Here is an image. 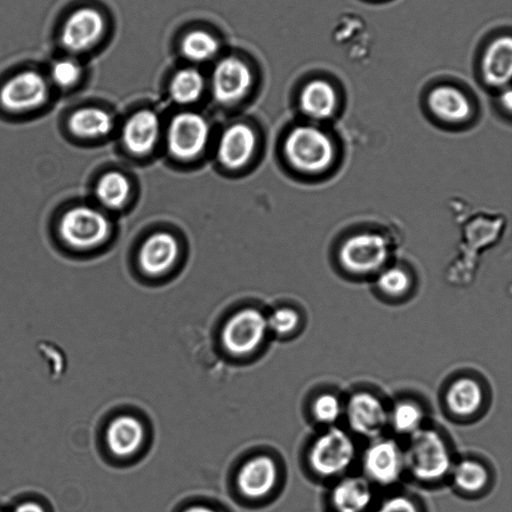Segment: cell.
<instances>
[{"label":"cell","instance_id":"6da1fadb","mask_svg":"<svg viewBox=\"0 0 512 512\" xmlns=\"http://www.w3.org/2000/svg\"><path fill=\"white\" fill-rule=\"evenodd\" d=\"M403 441L405 476L429 487L448 481L457 456L444 430L429 422Z\"/></svg>","mask_w":512,"mask_h":512},{"label":"cell","instance_id":"7a4b0ae2","mask_svg":"<svg viewBox=\"0 0 512 512\" xmlns=\"http://www.w3.org/2000/svg\"><path fill=\"white\" fill-rule=\"evenodd\" d=\"M356 437L340 425L320 428L309 443L307 466L320 482H334L347 475L359 459Z\"/></svg>","mask_w":512,"mask_h":512},{"label":"cell","instance_id":"3957f363","mask_svg":"<svg viewBox=\"0 0 512 512\" xmlns=\"http://www.w3.org/2000/svg\"><path fill=\"white\" fill-rule=\"evenodd\" d=\"M53 94L44 69L23 65L0 79V110L12 116L34 114L50 104Z\"/></svg>","mask_w":512,"mask_h":512},{"label":"cell","instance_id":"277c9868","mask_svg":"<svg viewBox=\"0 0 512 512\" xmlns=\"http://www.w3.org/2000/svg\"><path fill=\"white\" fill-rule=\"evenodd\" d=\"M106 29V18L100 9L87 4L74 6L64 13L56 27L59 52L81 58L101 43Z\"/></svg>","mask_w":512,"mask_h":512},{"label":"cell","instance_id":"5b68a950","mask_svg":"<svg viewBox=\"0 0 512 512\" xmlns=\"http://www.w3.org/2000/svg\"><path fill=\"white\" fill-rule=\"evenodd\" d=\"M289 163L308 174H320L332 167L336 158L333 139L321 128L299 125L293 128L284 143Z\"/></svg>","mask_w":512,"mask_h":512},{"label":"cell","instance_id":"8992f818","mask_svg":"<svg viewBox=\"0 0 512 512\" xmlns=\"http://www.w3.org/2000/svg\"><path fill=\"white\" fill-rule=\"evenodd\" d=\"M388 415L389 402L372 387L360 386L344 396L343 420L355 437L371 440L384 435Z\"/></svg>","mask_w":512,"mask_h":512},{"label":"cell","instance_id":"52a82bcc","mask_svg":"<svg viewBox=\"0 0 512 512\" xmlns=\"http://www.w3.org/2000/svg\"><path fill=\"white\" fill-rule=\"evenodd\" d=\"M489 388L480 375L471 371L459 372L446 382L441 403L449 418L458 422H471L487 410Z\"/></svg>","mask_w":512,"mask_h":512},{"label":"cell","instance_id":"ba28073f","mask_svg":"<svg viewBox=\"0 0 512 512\" xmlns=\"http://www.w3.org/2000/svg\"><path fill=\"white\" fill-rule=\"evenodd\" d=\"M359 460L362 475L374 487L392 488L405 477L403 445L396 437L381 435L369 440Z\"/></svg>","mask_w":512,"mask_h":512},{"label":"cell","instance_id":"9c48e42d","mask_svg":"<svg viewBox=\"0 0 512 512\" xmlns=\"http://www.w3.org/2000/svg\"><path fill=\"white\" fill-rule=\"evenodd\" d=\"M110 224L98 209L75 205L65 210L57 221L61 242L70 249L84 251L100 245L109 235Z\"/></svg>","mask_w":512,"mask_h":512},{"label":"cell","instance_id":"30bf717a","mask_svg":"<svg viewBox=\"0 0 512 512\" xmlns=\"http://www.w3.org/2000/svg\"><path fill=\"white\" fill-rule=\"evenodd\" d=\"M389 257V244L376 232H359L345 239L338 252L343 268L354 275H370L381 271Z\"/></svg>","mask_w":512,"mask_h":512},{"label":"cell","instance_id":"8fae6325","mask_svg":"<svg viewBox=\"0 0 512 512\" xmlns=\"http://www.w3.org/2000/svg\"><path fill=\"white\" fill-rule=\"evenodd\" d=\"M210 82L215 101L222 105H232L242 100L250 91L253 73L241 58L226 56L216 63Z\"/></svg>","mask_w":512,"mask_h":512},{"label":"cell","instance_id":"7c38bea8","mask_svg":"<svg viewBox=\"0 0 512 512\" xmlns=\"http://www.w3.org/2000/svg\"><path fill=\"white\" fill-rule=\"evenodd\" d=\"M208 123L198 113L182 112L176 115L168 129V149L177 158L197 156L208 141Z\"/></svg>","mask_w":512,"mask_h":512},{"label":"cell","instance_id":"4fadbf2b","mask_svg":"<svg viewBox=\"0 0 512 512\" xmlns=\"http://www.w3.org/2000/svg\"><path fill=\"white\" fill-rule=\"evenodd\" d=\"M267 329V320L259 311L243 309L226 323L223 344L232 354H248L262 342Z\"/></svg>","mask_w":512,"mask_h":512},{"label":"cell","instance_id":"5bb4252c","mask_svg":"<svg viewBox=\"0 0 512 512\" xmlns=\"http://www.w3.org/2000/svg\"><path fill=\"white\" fill-rule=\"evenodd\" d=\"M374 488L363 475H344L331 483L328 505L332 512H370L376 503Z\"/></svg>","mask_w":512,"mask_h":512},{"label":"cell","instance_id":"9a60e30c","mask_svg":"<svg viewBox=\"0 0 512 512\" xmlns=\"http://www.w3.org/2000/svg\"><path fill=\"white\" fill-rule=\"evenodd\" d=\"M494 480L488 463L474 455L457 456L448 481L452 488L465 497H479L485 494Z\"/></svg>","mask_w":512,"mask_h":512},{"label":"cell","instance_id":"2e32d148","mask_svg":"<svg viewBox=\"0 0 512 512\" xmlns=\"http://www.w3.org/2000/svg\"><path fill=\"white\" fill-rule=\"evenodd\" d=\"M429 419L428 408L415 395H401L389 403L388 429L403 440L428 424Z\"/></svg>","mask_w":512,"mask_h":512},{"label":"cell","instance_id":"e0dca14e","mask_svg":"<svg viewBox=\"0 0 512 512\" xmlns=\"http://www.w3.org/2000/svg\"><path fill=\"white\" fill-rule=\"evenodd\" d=\"M255 144L256 138L249 126L243 123L233 124L223 132L219 140L218 159L228 168L241 167L252 156Z\"/></svg>","mask_w":512,"mask_h":512},{"label":"cell","instance_id":"ac0fdd59","mask_svg":"<svg viewBox=\"0 0 512 512\" xmlns=\"http://www.w3.org/2000/svg\"><path fill=\"white\" fill-rule=\"evenodd\" d=\"M160 131V122L155 112L142 109L126 121L122 137L127 149L138 155L150 152L156 144Z\"/></svg>","mask_w":512,"mask_h":512},{"label":"cell","instance_id":"d6986e66","mask_svg":"<svg viewBox=\"0 0 512 512\" xmlns=\"http://www.w3.org/2000/svg\"><path fill=\"white\" fill-rule=\"evenodd\" d=\"M427 103L438 119L448 123H462L470 118L472 112L467 96L450 85L435 87L430 91Z\"/></svg>","mask_w":512,"mask_h":512},{"label":"cell","instance_id":"ffe728a7","mask_svg":"<svg viewBox=\"0 0 512 512\" xmlns=\"http://www.w3.org/2000/svg\"><path fill=\"white\" fill-rule=\"evenodd\" d=\"M278 478L275 462L267 456L248 461L238 475V486L249 498H260L268 494Z\"/></svg>","mask_w":512,"mask_h":512},{"label":"cell","instance_id":"44dd1931","mask_svg":"<svg viewBox=\"0 0 512 512\" xmlns=\"http://www.w3.org/2000/svg\"><path fill=\"white\" fill-rule=\"evenodd\" d=\"M178 243L169 233L159 232L148 237L139 252L141 268L148 274L165 272L175 262Z\"/></svg>","mask_w":512,"mask_h":512},{"label":"cell","instance_id":"7402d4cb","mask_svg":"<svg viewBox=\"0 0 512 512\" xmlns=\"http://www.w3.org/2000/svg\"><path fill=\"white\" fill-rule=\"evenodd\" d=\"M485 81L494 87H504L512 75V40L500 36L487 48L482 61Z\"/></svg>","mask_w":512,"mask_h":512},{"label":"cell","instance_id":"603a6c76","mask_svg":"<svg viewBox=\"0 0 512 512\" xmlns=\"http://www.w3.org/2000/svg\"><path fill=\"white\" fill-rule=\"evenodd\" d=\"M66 125L74 137L97 139L106 136L112 130L113 119L100 107L81 106L70 113Z\"/></svg>","mask_w":512,"mask_h":512},{"label":"cell","instance_id":"cb8c5ba5","mask_svg":"<svg viewBox=\"0 0 512 512\" xmlns=\"http://www.w3.org/2000/svg\"><path fill=\"white\" fill-rule=\"evenodd\" d=\"M299 105L307 117L318 121L327 120L335 114L337 108L335 89L325 80H313L303 87Z\"/></svg>","mask_w":512,"mask_h":512},{"label":"cell","instance_id":"d4e9b609","mask_svg":"<svg viewBox=\"0 0 512 512\" xmlns=\"http://www.w3.org/2000/svg\"><path fill=\"white\" fill-rule=\"evenodd\" d=\"M144 437L143 426L132 416H120L113 420L107 431L106 441L111 452L119 457H126L141 446Z\"/></svg>","mask_w":512,"mask_h":512},{"label":"cell","instance_id":"484cf974","mask_svg":"<svg viewBox=\"0 0 512 512\" xmlns=\"http://www.w3.org/2000/svg\"><path fill=\"white\" fill-rule=\"evenodd\" d=\"M54 92H70L84 79L85 68L81 58L60 53L44 69Z\"/></svg>","mask_w":512,"mask_h":512},{"label":"cell","instance_id":"4316f807","mask_svg":"<svg viewBox=\"0 0 512 512\" xmlns=\"http://www.w3.org/2000/svg\"><path fill=\"white\" fill-rule=\"evenodd\" d=\"M309 411L319 428L339 425L344 414V396L333 389H321L311 398Z\"/></svg>","mask_w":512,"mask_h":512},{"label":"cell","instance_id":"83f0119b","mask_svg":"<svg viewBox=\"0 0 512 512\" xmlns=\"http://www.w3.org/2000/svg\"><path fill=\"white\" fill-rule=\"evenodd\" d=\"M205 88V79L195 67H184L175 72L169 83L171 99L181 105L197 101Z\"/></svg>","mask_w":512,"mask_h":512},{"label":"cell","instance_id":"f1b7e54d","mask_svg":"<svg viewBox=\"0 0 512 512\" xmlns=\"http://www.w3.org/2000/svg\"><path fill=\"white\" fill-rule=\"evenodd\" d=\"M219 50L218 39L212 33L203 29H194L187 32L180 42L182 56L194 64L212 60Z\"/></svg>","mask_w":512,"mask_h":512},{"label":"cell","instance_id":"f546056e","mask_svg":"<svg viewBox=\"0 0 512 512\" xmlns=\"http://www.w3.org/2000/svg\"><path fill=\"white\" fill-rule=\"evenodd\" d=\"M130 186L127 178L116 171L105 173L97 182V199L106 207L119 208L128 198Z\"/></svg>","mask_w":512,"mask_h":512},{"label":"cell","instance_id":"4dcf8cb0","mask_svg":"<svg viewBox=\"0 0 512 512\" xmlns=\"http://www.w3.org/2000/svg\"><path fill=\"white\" fill-rule=\"evenodd\" d=\"M412 285L408 272L400 266L384 267L378 272L376 286L387 298L399 299L404 297Z\"/></svg>","mask_w":512,"mask_h":512},{"label":"cell","instance_id":"1f68e13d","mask_svg":"<svg viewBox=\"0 0 512 512\" xmlns=\"http://www.w3.org/2000/svg\"><path fill=\"white\" fill-rule=\"evenodd\" d=\"M370 512H424V509L414 494L396 490L377 501Z\"/></svg>","mask_w":512,"mask_h":512},{"label":"cell","instance_id":"d6a6232c","mask_svg":"<svg viewBox=\"0 0 512 512\" xmlns=\"http://www.w3.org/2000/svg\"><path fill=\"white\" fill-rule=\"evenodd\" d=\"M267 327L278 335H287L295 331L300 323V316L292 308L276 309L268 318Z\"/></svg>","mask_w":512,"mask_h":512},{"label":"cell","instance_id":"836d02e7","mask_svg":"<svg viewBox=\"0 0 512 512\" xmlns=\"http://www.w3.org/2000/svg\"><path fill=\"white\" fill-rule=\"evenodd\" d=\"M13 512H46L44 507L34 501H26L19 504Z\"/></svg>","mask_w":512,"mask_h":512},{"label":"cell","instance_id":"e575fe53","mask_svg":"<svg viewBox=\"0 0 512 512\" xmlns=\"http://www.w3.org/2000/svg\"><path fill=\"white\" fill-rule=\"evenodd\" d=\"M501 102H502V105H504L509 112L511 110V92H510V90H507L503 94V96L501 98Z\"/></svg>","mask_w":512,"mask_h":512},{"label":"cell","instance_id":"d590c367","mask_svg":"<svg viewBox=\"0 0 512 512\" xmlns=\"http://www.w3.org/2000/svg\"><path fill=\"white\" fill-rule=\"evenodd\" d=\"M183 512H216L211 508L205 507V506H192L190 508H187Z\"/></svg>","mask_w":512,"mask_h":512}]
</instances>
